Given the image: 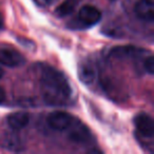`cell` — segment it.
<instances>
[{"label": "cell", "mask_w": 154, "mask_h": 154, "mask_svg": "<svg viewBox=\"0 0 154 154\" xmlns=\"http://www.w3.org/2000/svg\"><path fill=\"white\" fill-rule=\"evenodd\" d=\"M5 98H7V94H5V91L3 90L1 87H0V103H5Z\"/></svg>", "instance_id": "14"}, {"label": "cell", "mask_w": 154, "mask_h": 154, "mask_svg": "<svg viewBox=\"0 0 154 154\" xmlns=\"http://www.w3.org/2000/svg\"><path fill=\"white\" fill-rule=\"evenodd\" d=\"M135 15L143 21L152 22L154 19V5L152 0H139L134 7Z\"/></svg>", "instance_id": "8"}, {"label": "cell", "mask_w": 154, "mask_h": 154, "mask_svg": "<svg viewBox=\"0 0 154 154\" xmlns=\"http://www.w3.org/2000/svg\"><path fill=\"white\" fill-rule=\"evenodd\" d=\"M101 19V13L96 7L94 5H84L79 10V13L76 18L77 26H84V28H89V26H95L98 23Z\"/></svg>", "instance_id": "3"}, {"label": "cell", "mask_w": 154, "mask_h": 154, "mask_svg": "<svg viewBox=\"0 0 154 154\" xmlns=\"http://www.w3.org/2000/svg\"><path fill=\"white\" fill-rule=\"evenodd\" d=\"M143 69L147 73H149L150 75H152L154 73V58L152 55H149L148 57L145 58L143 62Z\"/></svg>", "instance_id": "13"}, {"label": "cell", "mask_w": 154, "mask_h": 154, "mask_svg": "<svg viewBox=\"0 0 154 154\" xmlns=\"http://www.w3.org/2000/svg\"><path fill=\"white\" fill-rule=\"evenodd\" d=\"M26 63L23 55L14 49L0 48V64L9 68H18Z\"/></svg>", "instance_id": "7"}, {"label": "cell", "mask_w": 154, "mask_h": 154, "mask_svg": "<svg viewBox=\"0 0 154 154\" xmlns=\"http://www.w3.org/2000/svg\"><path fill=\"white\" fill-rule=\"evenodd\" d=\"M140 52V50L133 47H124V48H115L111 51V56L113 57H132L137 56V54Z\"/></svg>", "instance_id": "12"}, {"label": "cell", "mask_w": 154, "mask_h": 154, "mask_svg": "<svg viewBox=\"0 0 154 154\" xmlns=\"http://www.w3.org/2000/svg\"><path fill=\"white\" fill-rule=\"evenodd\" d=\"M75 117H73L71 114L66 112L56 111L51 113L47 118L48 125L53 130L56 131H66L69 127L74 122Z\"/></svg>", "instance_id": "6"}, {"label": "cell", "mask_w": 154, "mask_h": 154, "mask_svg": "<svg viewBox=\"0 0 154 154\" xmlns=\"http://www.w3.org/2000/svg\"><path fill=\"white\" fill-rule=\"evenodd\" d=\"M2 26H3V20H2V16L0 14V30L2 29Z\"/></svg>", "instance_id": "16"}, {"label": "cell", "mask_w": 154, "mask_h": 154, "mask_svg": "<svg viewBox=\"0 0 154 154\" xmlns=\"http://www.w3.org/2000/svg\"><path fill=\"white\" fill-rule=\"evenodd\" d=\"M78 75H79L80 80L84 84L90 85L94 82L95 76H96V71H95L93 64H91V62L86 61L80 64L79 70H78Z\"/></svg>", "instance_id": "10"}, {"label": "cell", "mask_w": 154, "mask_h": 154, "mask_svg": "<svg viewBox=\"0 0 154 154\" xmlns=\"http://www.w3.org/2000/svg\"><path fill=\"white\" fill-rule=\"evenodd\" d=\"M37 1L43 3V5H49V3H51L52 1H53V0H37Z\"/></svg>", "instance_id": "15"}, {"label": "cell", "mask_w": 154, "mask_h": 154, "mask_svg": "<svg viewBox=\"0 0 154 154\" xmlns=\"http://www.w3.org/2000/svg\"><path fill=\"white\" fill-rule=\"evenodd\" d=\"M0 147L8 151L18 152L24 149V140L21 138L17 131H5L0 134Z\"/></svg>", "instance_id": "4"}, {"label": "cell", "mask_w": 154, "mask_h": 154, "mask_svg": "<svg viewBox=\"0 0 154 154\" xmlns=\"http://www.w3.org/2000/svg\"><path fill=\"white\" fill-rule=\"evenodd\" d=\"M2 76H3V70L1 68H0V78H1Z\"/></svg>", "instance_id": "17"}, {"label": "cell", "mask_w": 154, "mask_h": 154, "mask_svg": "<svg viewBox=\"0 0 154 154\" xmlns=\"http://www.w3.org/2000/svg\"><path fill=\"white\" fill-rule=\"evenodd\" d=\"M40 93L50 106H66L72 97V89L66 77L50 66H42L40 75Z\"/></svg>", "instance_id": "1"}, {"label": "cell", "mask_w": 154, "mask_h": 154, "mask_svg": "<svg viewBox=\"0 0 154 154\" xmlns=\"http://www.w3.org/2000/svg\"><path fill=\"white\" fill-rule=\"evenodd\" d=\"M134 125L136 130L138 131V135L145 139L152 140L154 136V124L153 119L150 115L146 113H139L135 116Z\"/></svg>", "instance_id": "5"}, {"label": "cell", "mask_w": 154, "mask_h": 154, "mask_svg": "<svg viewBox=\"0 0 154 154\" xmlns=\"http://www.w3.org/2000/svg\"><path fill=\"white\" fill-rule=\"evenodd\" d=\"M30 122V116L26 112H15L8 116L7 124L12 130L19 131L28 126Z\"/></svg>", "instance_id": "9"}, {"label": "cell", "mask_w": 154, "mask_h": 154, "mask_svg": "<svg viewBox=\"0 0 154 154\" xmlns=\"http://www.w3.org/2000/svg\"><path fill=\"white\" fill-rule=\"evenodd\" d=\"M77 5V0H64L55 10V13L58 17H66L73 13Z\"/></svg>", "instance_id": "11"}, {"label": "cell", "mask_w": 154, "mask_h": 154, "mask_svg": "<svg viewBox=\"0 0 154 154\" xmlns=\"http://www.w3.org/2000/svg\"><path fill=\"white\" fill-rule=\"evenodd\" d=\"M69 139L76 143H89L92 141L93 136L91 131L79 119L75 118L70 127L66 130Z\"/></svg>", "instance_id": "2"}]
</instances>
